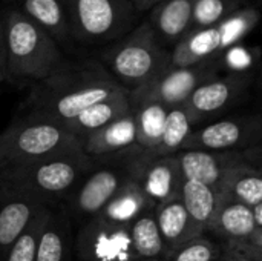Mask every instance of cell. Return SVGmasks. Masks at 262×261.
Returning <instances> with one entry per match:
<instances>
[{
	"label": "cell",
	"mask_w": 262,
	"mask_h": 261,
	"mask_svg": "<svg viewBox=\"0 0 262 261\" xmlns=\"http://www.w3.org/2000/svg\"><path fill=\"white\" fill-rule=\"evenodd\" d=\"M129 100L137 128V146L152 154L161 140L169 108L152 97L137 92H129Z\"/></svg>",
	"instance_id": "obj_20"
},
{
	"label": "cell",
	"mask_w": 262,
	"mask_h": 261,
	"mask_svg": "<svg viewBox=\"0 0 262 261\" xmlns=\"http://www.w3.org/2000/svg\"><path fill=\"white\" fill-rule=\"evenodd\" d=\"M183 180H193L218 189L224 175L241 163L261 166V146L247 151L213 152V151H181L177 154Z\"/></svg>",
	"instance_id": "obj_14"
},
{
	"label": "cell",
	"mask_w": 262,
	"mask_h": 261,
	"mask_svg": "<svg viewBox=\"0 0 262 261\" xmlns=\"http://www.w3.org/2000/svg\"><path fill=\"white\" fill-rule=\"evenodd\" d=\"M218 261H220V260H218Z\"/></svg>",
	"instance_id": "obj_38"
},
{
	"label": "cell",
	"mask_w": 262,
	"mask_h": 261,
	"mask_svg": "<svg viewBox=\"0 0 262 261\" xmlns=\"http://www.w3.org/2000/svg\"><path fill=\"white\" fill-rule=\"evenodd\" d=\"M71 38L84 46L124 37L137 11L130 0H64Z\"/></svg>",
	"instance_id": "obj_7"
},
{
	"label": "cell",
	"mask_w": 262,
	"mask_h": 261,
	"mask_svg": "<svg viewBox=\"0 0 262 261\" xmlns=\"http://www.w3.org/2000/svg\"><path fill=\"white\" fill-rule=\"evenodd\" d=\"M135 149L138 148L97 158L95 168L61 205L72 223L80 226L86 220L97 217L111 198L132 180V157Z\"/></svg>",
	"instance_id": "obj_6"
},
{
	"label": "cell",
	"mask_w": 262,
	"mask_h": 261,
	"mask_svg": "<svg viewBox=\"0 0 262 261\" xmlns=\"http://www.w3.org/2000/svg\"><path fill=\"white\" fill-rule=\"evenodd\" d=\"M126 229L138 260H167L169 251L157 226L155 208L144 211Z\"/></svg>",
	"instance_id": "obj_26"
},
{
	"label": "cell",
	"mask_w": 262,
	"mask_h": 261,
	"mask_svg": "<svg viewBox=\"0 0 262 261\" xmlns=\"http://www.w3.org/2000/svg\"><path fill=\"white\" fill-rule=\"evenodd\" d=\"M18 3V11L41 28L58 46L71 48L72 38L69 31L64 0H9ZM15 8V6H14Z\"/></svg>",
	"instance_id": "obj_21"
},
{
	"label": "cell",
	"mask_w": 262,
	"mask_h": 261,
	"mask_svg": "<svg viewBox=\"0 0 262 261\" xmlns=\"http://www.w3.org/2000/svg\"><path fill=\"white\" fill-rule=\"evenodd\" d=\"M132 180L154 205L169 202L181 194L183 174L177 155L158 157L135 149L132 157Z\"/></svg>",
	"instance_id": "obj_12"
},
{
	"label": "cell",
	"mask_w": 262,
	"mask_h": 261,
	"mask_svg": "<svg viewBox=\"0 0 262 261\" xmlns=\"http://www.w3.org/2000/svg\"><path fill=\"white\" fill-rule=\"evenodd\" d=\"M46 205L0 180V258Z\"/></svg>",
	"instance_id": "obj_15"
},
{
	"label": "cell",
	"mask_w": 262,
	"mask_h": 261,
	"mask_svg": "<svg viewBox=\"0 0 262 261\" xmlns=\"http://www.w3.org/2000/svg\"><path fill=\"white\" fill-rule=\"evenodd\" d=\"M74 252L80 261H140L126 228L101 217L86 220L74 234Z\"/></svg>",
	"instance_id": "obj_10"
},
{
	"label": "cell",
	"mask_w": 262,
	"mask_h": 261,
	"mask_svg": "<svg viewBox=\"0 0 262 261\" xmlns=\"http://www.w3.org/2000/svg\"><path fill=\"white\" fill-rule=\"evenodd\" d=\"M216 195L250 208L262 203L261 166L252 163H241L233 166L220 183Z\"/></svg>",
	"instance_id": "obj_23"
},
{
	"label": "cell",
	"mask_w": 262,
	"mask_h": 261,
	"mask_svg": "<svg viewBox=\"0 0 262 261\" xmlns=\"http://www.w3.org/2000/svg\"><path fill=\"white\" fill-rule=\"evenodd\" d=\"M261 137L262 123L258 114L227 117L195 128L183 151H247L261 146Z\"/></svg>",
	"instance_id": "obj_9"
},
{
	"label": "cell",
	"mask_w": 262,
	"mask_h": 261,
	"mask_svg": "<svg viewBox=\"0 0 262 261\" xmlns=\"http://www.w3.org/2000/svg\"><path fill=\"white\" fill-rule=\"evenodd\" d=\"M127 92L98 60H63L45 80L32 85L23 112L66 123L86 108Z\"/></svg>",
	"instance_id": "obj_1"
},
{
	"label": "cell",
	"mask_w": 262,
	"mask_h": 261,
	"mask_svg": "<svg viewBox=\"0 0 262 261\" xmlns=\"http://www.w3.org/2000/svg\"><path fill=\"white\" fill-rule=\"evenodd\" d=\"M253 83V74L216 75L200 85L186 100V108L193 115L198 126L206 120L238 105Z\"/></svg>",
	"instance_id": "obj_13"
},
{
	"label": "cell",
	"mask_w": 262,
	"mask_h": 261,
	"mask_svg": "<svg viewBox=\"0 0 262 261\" xmlns=\"http://www.w3.org/2000/svg\"><path fill=\"white\" fill-rule=\"evenodd\" d=\"M155 220L169 252L192 238L201 237L186 211L181 197L155 205Z\"/></svg>",
	"instance_id": "obj_22"
},
{
	"label": "cell",
	"mask_w": 262,
	"mask_h": 261,
	"mask_svg": "<svg viewBox=\"0 0 262 261\" xmlns=\"http://www.w3.org/2000/svg\"><path fill=\"white\" fill-rule=\"evenodd\" d=\"M72 252V222L61 206H51L38 238L35 261H71Z\"/></svg>",
	"instance_id": "obj_17"
},
{
	"label": "cell",
	"mask_w": 262,
	"mask_h": 261,
	"mask_svg": "<svg viewBox=\"0 0 262 261\" xmlns=\"http://www.w3.org/2000/svg\"><path fill=\"white\" fill-rule=\"evenodd\" d=\"M169 58L170 51L160 45L147 20L103 54L106 69L127 91L141 88L158 77L169 68Z\"/></svg>",
	"instance_id": "obj_5"
},
{
	"label": "cell",
	"mask_w": 262,
	"mask_h": 261,
	"mask_svg": "<svg viewBox=\"0 0 262 261\" xmlns=\"http://www.w3.org/2000/svg\"><path fill=\"white\" fill-rule=\"evenodd\" d=\"M255 231L256 226L250 206L218 197L207 232L216 235L221 245H235L249 242Z\"/></svg>",
	"instance_id": "obj_18"
},
{
	"label": "cell",
	"mask_w": 262,
	"mask_h": 261,
	"mask_svg": "<svg viewBox=\"0 0 262 261\" xmlns=\"http://www.w3.org/2000/svg\"><path fill=\"white\" fill-rule=\"evenodd\" d=\"M259 52L255 48H247L241 43L229 46L218 55V63L221 71L227 74H247L252 72L255 63L258 62Z\"/></svg>",
	"instance_id": "obj_32"
},
{
	"label": "cell",
	"mask_w": 262,
	"mask_h": 261,
	"mask_svg": "<svg viewBox=\"0 0 262 261\" xmlns=\"http://www.w3.org/2000/svg\"><path fill=\"white\" fill-rule=\"evenodd\" d=\"M0 12L5 26L0 80L17 88H31L51 75L64 55L60 46L17 8L9 6Z\"/></svg>",
	"instance_id": "obj_2"
},
{
	"label": "cell",
	"mask_w": 262,
	"mask_h": 261,
	"mask_svg": "<svg viewBox=\"0 0 262 261\" xmlns=\"http://www.w3.org/2000/svg\"><path fill=\"white\" fill-rule=\"evenodd\" d=\"M137 146V128L132 115V109L121 117L112 120L103 128L91 132L81 140V149L84 154L94 158L114 155L123 151H129Z\"/></svg>",
	"instance_id": "obj_16"
},
{
	"label": "cell",
	"mask_w": 262,
	"mask_h": 261,
	"mask_svg": "<svg viewBox=\"0 0 262 261\" xmlns=\"http://www.w3.org/2000/svg\"><path fill=\"white\" fill-rule=\"evenodd\" d=\"M152 208H155V205L144 195V192L134 180H129L111 198V202L97 217H101L109 223L127 228L138 215Z\"/></svg>",
	"instance_id": "obj_25"
},
{
	"label": "cell",
	"mask_w": 262,
	"mask_h": 261,
	"mask_svg": "<svg viewBox=\"0 0 262 261\" xmlns=\"http://www.w3.org/2000/svg\"><path fill=\"white\" fill-rule=\"evenodd\" d=\"M180 197L196 231L201 235H206V232L209 231V225L213 217V212L216 209V203H218L216 191L200 182L183 180Z\"/></svg>",
	"instance_id": "obj_28"
},
{
	"label": "cell",
	"mask_w": 262,
	"mask_h": 261,
	"mask_svg": "<svg viewBox=\"0 0 262 261\" xmlns=\"http://www.w3.org/2000/svg\"><path fill=\"white\" fill-rule=\"evenodd\" d=\"M141 261H161V260H141Z\"/></svg>",
	"instance_id": "obj_36"
},
{
	"label": "cell",
	"mask_w": 262,
	"mask_h": 261,
	"mask_svg": "<svg viewBox=\"0 0 262 261\" xmlns=\"http://www.w3.org/2000/svg\"><path fill=\"white\" fill-rule=\"evenodd\" d=\"M160 2L163 0H130L134 9L137 12H143V11H147V9H152L155 5H158Z\"/></svg>",
	"instance_id": "obj_34"
},
{
	"label": "cell",
	"mask_w": 262,
	"mask_h": 261,
	"mask_svg": "<svg viewBox=\"0 0 262 261\" xmlns=\"http://www.w3.org/2000/svg\"><path fill=\"white\" fill-rule=\"evenodd\" d=\"M218 57L186 68H167L158 77L129 92L152 97L167 108L184 105L190 94L207 80L220 75Z\"/></svg>",
	"instance_id": "obj_11"
},
{
	"label": "cell",
	"mask_w": 262,
	"mask_h": 261,
	"mask_svg": "<svg viewBox=\"0 0 262 261\" xmlns=\"http://www.w3.org/2000/svg\"><path fill=\"white\" fill-rule=\"evenodd\" d=\"M195 128H198V125L186 105L169 108L161 140L150 155H177L184 149Z\"/></svg>",
	"instance_id": "obj_27"
},
{
	"label": "cell",
	"mask_w": 262,
	"mask_h": 261,
	"mask_svg": "<svg viewBox=\"0 0 262 261\" xmlns=\"http://www.w3.org/2000/svg\"><path fill=\"white\" fill-rule=\"evenodd\" d=\"M241 2H243V3H244V5H246V2H247V0H241Z\"/></svg>",
	"instance_id": "obj_37"
},
{
	"label": "cell",
	"mask_w": 262,
	"mask_h": 261,
	"mask_svg": "<svg viewBox=\"0 0 262 261\" xmlns=\"http://www.w3.org/2000/svg\"><path fill=\"white\" fill-rule=\"evenodd\" d=\"M77 151H83L81 142L61 123L28 112L15 117L0 132V166L29 163Z\"/></svg>",
	"instance_id": "obj_4"
},
{
	"label": "cell",
	"mask_w": 262,
	"mask_h": 261,
	"mask_svg": "<svg viewBox=\"0 0 262 261\" xmlns=\"http://www.w3.org/2000/svg\"><path fill=\"white\" fill-rule=\"evenodd\" d=\"M220 257L221 245L201 235L170 251L166 261H218Z\"/></svg>",
	"instance_id": "obj_31"
},
{
	"label": "cell",
	"mask_w": 262,
	"mask_h": 261,
	"mask_svg": "<svg viewBox=\"0 0 262 261\" xmlns=\"http://www.w3.org/2000/svg\"><path fill=\"white\" fill-rule=\"evenodd\" d=\"M195 0H163L152 8L147 23L150 25L161 46H175L192 25V9Z\"/></svg>",
	"instance_id": "obj_19"
},
{
	"label": "cell",
	"mask_w": 262,
	"mask_h": 261,
	"mask_svg": "<svg viewBox=\"0 0 262 261\" xmlns=\"http://www.w3.org/2000/svg\"><path fill=\"white\" fill-rule=\"evenodd\" d=\"M220 261H261L238 245H221Z\"/></svg>",
	"instance_id": "obj_33"
},
{
	"label": "cell",
	"mask_w": 262,
	"mask_h": 261,
	"mask_svg": "<svg viewBox=\"0 0 262 261\" xmlns=\"http://www.w3.org/2000/svg\"><path fill=\"white\" fill-rule=\"evenodd\" d=\"M244 6L241 0H195L190 31L215 26Z\"/></svg>",
	"instance_id": "obj_30"
},
{
	"label": "cell",
	"mask_w": 262,
	"mask_h": 261,
	"mask_svg": "<svg viewBox=\"0 0 262 261\" xmlns=\"http://www.w3.org/2000/svg\"><path fill=\"white\" fill-rule=\"evenodd\" d=\"M259 17V11L247 5L215 26L189 31L170 49L169 68H186L218 57L229 46L241 43L253 31Z\"/></svg>",
	"instance_id": "obj_8"
},
{
	"label": "cell",
	"mask_w": 262,
	"mask_h": 261,
	"mask_svg": "<svg viewBox=\"0 0 262 261\" xmlns=\"http://www.w3.org/2000/svg\"><path fill=\"white\" fill-rule=\"evenodd\" d=\"M51 206L43 208L29 225L20 232V235L8 246L0 261H35L38 238Z\"/></svg>",
	"instance_id": "obj_29"
},
{
	"label": "cell",
	"mask_w": 262,
	"mask_h": 261,
	"mask_svg": "<svg viewBox=\"0 0 262 261\" xmlns=\"http://www.w3.org/2000/svg\"><path fill=\"white\" fill-rule=\"evenodd\" d=\"M129 111H130V100H129V91H127L124 94L107 98L104 102H98L86 108L77 117L63 123V126L81 142L91 132L103 128L104 125L111 123L112 120L121 117L123 114Z\"/></svg>",
	"instance_id": "obj_24"
},
{
	"label": "cell",
	"mask_w": 262,
	"mask_h": 261,
	"mask_svg": "<svg viewBox=\"0 0 262 261\" xmlns=\"http://www.w3.org/2000/svg\"><path fill=\"white\" fill-rule=\"evenodd\" d=\"M95 165L97 158L77 151L29 163L2 165L0 180L46 206H61Z\"/></svg>",
	"instance_id": "obj_3"
},
{
	"label": "cell",
	"mask_w": 262,
	"mask_h": 261,
	"mask_svg": "<svg viewBox=\"0 0 262 261\" xmlns=\"http://www.w3.org/2000/svg\"><path fill=\"white\" fill-rule=\"evenodd\" d=\"M3 48H5V26H3V18L0 12V72L3 68Z\"/></svg>",
	"instance_id": "obj_35"
}]
</instances>
